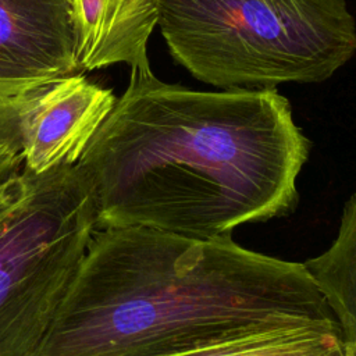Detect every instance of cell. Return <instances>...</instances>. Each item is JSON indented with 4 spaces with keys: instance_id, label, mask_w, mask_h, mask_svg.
I'll return each mask as SVG.
<instances>
[{
    "instance_id": "6da1fadb",
    "label": "cell",
    "mask_w": 356,
    "mask_h": 356,
    "mask_svg": "<svg viewBox=\"0 0 356 356\" xmlns=\"http://www.w3.org/2000/svg\"><path fill=\"white\" fill-rule=\"evenodd\" d=\"M309 152L274 88L197 90L132 67L78 164L93 188L97 227L216 241L288 214Z\"/></svg>"
},
{
    "instance_id": "7a4b0ae2",
    "label": "cell",
    "mask_w": 356,
    "mask_h": 356,
    "mask_svg": "<svg viewBox=\"0 0 356 356\" xmlns=\"http://www.w3.org/2000/svg\"><path fill=\"white\" fill-rule=\"evenodd\" d=\"M339 324L303 263L143 227H97L36 356H178Z\"/></svg>"
},
{
    "instance_id": "3957f363",
    "label": "cell",
    "mask_w": 356,
    "mask_h": 356,
    "mask_svg": "<svg viewBox=\"0 0 356 356\" xmlns=\"http://www.w3.org/2000/svg\"><path fill=\"white\" fill-rule=\"evenodd\" d=\"M171 57L220 89L318 83L356 53L346 0H160Z\"/></svg>"
},
{
    "instance_id": "277c9868",
    "label": "cell",
    "mask_w": 356,
    "mask_h": 356,
    "mask_svg": "<svg viewBox=\"0 0 356 356\" xmlns=\"http://www.w3.org/2000/svg\"><path fill=\"white\" fill-rule=\"evenodd\" d=\"M81 165L0 177V356H36L97 228Z\"/></svg>"
},
{
    "instance_id": "5b68a950",
    "label": "cell",
    "mask_w": 356,
    "mask_h": 356,
    "mask_svg": "<svg viewBox=\"0 0 356 356\" xmlns=\"http://www.w3.org/2000/svg\"><path fill=\"white\" fill-rule=\"evenodd\" d=\"M111 89L83 72L58 78L33 103L22 124V165L42 174L76 164L115 104Z\"/></svg>"
},
{
    "instance_id": "8992f818",
    "label": "cell",
    "mask_w": 356,
    "mask_h": 356,
    "mask_svg": "<svg viewBox=\"0 0 356 356\" xmlns=\"http://www.w3.org/2000/svg\"><path fill=\"white\" fill-rule=\"evenodd\" d=\"M160 0H71L74 58L78 72L114 64L150 67L147 42Z\"/></svg>"
},
{
    "instance_id": "52a82bcc",
    "label": "cell",
    "mask_w": 356,
    "mask_h": 356,
    "mask_svg": "<svg viewBox=\"0 0 356 356\" xmlns=\"http://www.w3.org/2000/svg\"><path fill=\"white\" fill-rule=\"evenodd\" d=\"M0 61L58 76L78 72L71 0H0Z\"/></svg>"
},
{
    "instance_id": "ba28073f",
    "label": "cell",
    "mask_w": 356,
    "mask_h": 356,
    "mask_svg": "<svg viewBox=\"0 0 356 356\" xmlns=\"http://www.w3.org/2000/svg\"><path fill=\"white\" fill-rule=\"evenodd\" d=\"M303 266L327 298L346 341L356 345V193L343 206L331 246Z\"/></svg>"
},
{
    "instance_id": "9c48e42d",
    "label": "cell",
    "mask_w": 356,
    "mask_h": 356,
    "mask_svg": "<svg viewBox=\"0 0 356 356\" xmlns=\"http://www.w3.org/2000/svg\"><path fill=\"white\" fill-rule=\"evenodd\" d=\"M339 324L275 328L227 339L178 356H350Z\"/></svg>"
},
{
    "instance_id": "30bf717a",
    "label": "cell",
    "mask_w": 356,
    "mask_h": 356,
    "mask_svg": "<svg viewBox=\"0 0 356 356\" xmlns=\"http://www.w3.org/2000/svg\"><path fill=\"white\" fill-rule=\"evenodd\" d=\"M58 78L0 61V138L22 152L24 118L36 99Z\"/></svg>"
},
{
    "instance_id": "8fae6325",
    "label": "cell",
    "mask_w": 356,
    "mask_h": 356,
    "mask_svg": "<svg viewBox=\"0 0 356 356\" xmlns=\"http://www.w3.org/2000/svg\"><path fill=\"white\" fill-rule=\"evenodd\" d=\"M22 163V154L0 138V177Z\"/></svg>"
},
{
    "instance_id": "7c38bea8",
    "label": "cell",
    "mask_w": 356,
    "mask_h": 356,
    "mask_svg": "<svg viewBox=\"0 0 356 356\" xmlns=\"http://www.w3.org/2000/svg\"><path fill=\"white\" fill-rule=\"evenodd\" d=\"M350 356H356V345H352V353Z\"/></svg>"
}]
</instances>
